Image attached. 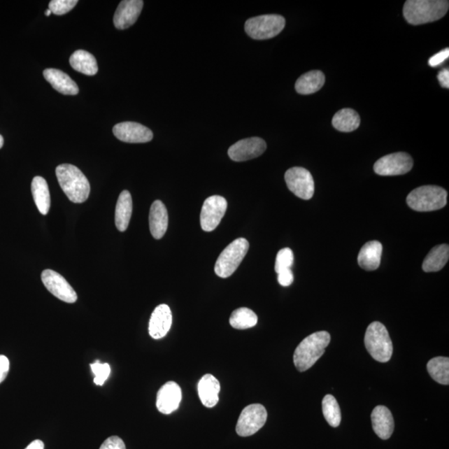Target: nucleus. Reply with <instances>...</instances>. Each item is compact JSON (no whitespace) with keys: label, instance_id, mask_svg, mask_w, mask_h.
<instances>
[{"label":"nucleus","instance_id":"nucleus-39","mask_svg":"<svg viewBox=\"0 0 449 449\" xmlns=\"http://www.w3.org/2000/svg\"><path fill=\"white\" fill-rule=\"evenodd\" d=\"M438 79L440 83L444 89H448L449 87V70L448 69H443L442 71H440L438 74Z\"/></svg>","mask_w":449,"mask_h":449},{"label":"nucleus","instance_id":"nucleus-42","mask_svg":"<svg viewBox=\"0 0 449 449\" xmlns=\"http://www.w3.org/2000/svg\"><path fill=\"white\" fill-rule=\"evenodd\" d=\"M52 14V12L50 10H46L45 15L50 16Z\"/></svg>","mask_w":449,"mask_h":449},{"label":"nucleus","instance_id":"nucleus-38","mask_svg":"<svg viewBox=\"0 0 449 449\" xmlns=\"http://www.w3.org/2000/svg\"><path fill=\"white\" fill-rule=\"evenodd\" d=\"M10 371V360L4 355H0V384L6 380Z\"/></svg>","mask_w":449,"mask_h":449},{"label":"nucleus","instance_id":"nucleus-12","mask_svg":"<svg viewBox=\"0 0 449 449\" xmlns=\"http://www.w3.org/2000/svg\"><path fill=\"white\" fill-rule=\"evenodd\" d=\"M41 279L43 285L51 294L66 303L77 301L78 294L71 285L58 272L45 270L42 272Z\"/></svg>","mask_w":449,"mask_h":449},{"label":"nucleus","instance_id":"nucleus-32","mask_svg":"<svg viewBox=\"0 0 449 449\" xmlns=\"http://www.w3.org/2000/svg\"><path fill=\"white\" fill-rule=\"evenodd\" d=\"M294 262V254L290 248L281 249L276 255L275 271L278 274L280 271L292 268Z\"/></svg>","mask_w":449,"mask_h":449},{"label":"nucleus","instance_id":"nucleus-20","mask_svg":"<svg viewBox=\"0 0 449 449\" xmlns=\"http://www.w3.org/2000/svg\"><path fill=\"white\" fill-rule=\"evenodd\" d=\"M43 77L54 89L64 95H77L79 92L77 83L67 73L59 69H47Z\"/></svg>","mask_w":449,"mask_h":449},{"label":"nucleus","instance_id":"nucleus-8","mask_svg":"<svg viewBox=\"0 0 449 449\" xmlns=\"http://www.w3.org/2000/svg\"><path fill=\"white\" fill-rule=\"evenodd\" d=\"M267 412L265 407L259 404L248 405L242 411L236 425V434L241 437H249L265 425Z\"/></svg>","mask_w":449,"mask_h":449},{"label":"nucleus","instance_id":"nucleus-1","mask_svg":"<svg viewBox=\"0 0 449 449\" xmlns=\"http://www.w3.org/2000/svg\"><path fill=\"white\" fill-rule=\"evenodd\" d=\"M56 176L69 199L73 204H83L90 194V183L80 170L71 164L57 166Z\"/></svg>","mask_w":449,"mask_h":449},{"label":"nucleus","instance_id":"nucleus-6","mask_svg":"<svg viewBox=\"0 0 449 449\" xmlns=\"http://www.w3.org/2000/svg\"><path fill=\"white\" fill-rule=\"evenodd\" d=\"M249 242L245 238L236 239L229 244L219 255L215 265V272L221 278H228L237 268L248 254Z\"/></svg>","mask_w":449,"mask_h":449},{"label":"nucleus","instance_id":"nucleus-7","mask_svg":"<svg viewBox=\"0 0 449 449\" xmlns=\"http://www.w3.org/2000/svg\"><path fill=\"white\" fill-rule=\"evenodd\" d=\"M285 26V17L278 15H266L252 17L245 22V30L250 38L264 41L274 38Z\"/></svg>","mask_w":449,"mask_h":449},{"label":"nucleus","instance_id":"nucleus-23","mask_svg":"<svg viewBox=\"0 0 449 449\" xmlns=\"http://www.w3.org/2000/svg\"><path fill=\"white\" fill-rule=\"evenodd\" d=\"M131 213H133V200L129 191H122L116 206L115 224L117 230L125 231L129 227Z\"/></svg>","mask_w":449,"mask_h":449},{"label":"nucleus","instance_id":"nucleus-40","mask_svg":"<svg viewBox=\"0 0 449 449\" xmlns=\"http://www.w3.org/2000/svg\"><path fill=\"white\" fill-rule=\"evenodd\" d=\"M25 449H45V443L41 440H34Z\"/></svg>","mask_w":449,"mask_h":449},{"label":"nucleus","instance_id":"nucleus-28","mask_svg":"<svg viewBox=\"0 0 449 449\" xmlns=\"http://www.w3.org/2000/svg\"><path fill=\"white\" fill-rule=\"evenodd\" d=\"M332 125L334 129L343 133H350L359 127L360 117L358 113L353 109H341L334 116Z\"/></svg>","mask_w":449,"mask_h":449},{"label":"nucleus","instance_id":"nucleus-2","mask_svg":"<svg viewBox=\"0 0 449 449\" xmlns=\"http://www.w3.org/2000/svg\"><path fill=\"white\" fill-rule=\"evenodd\" d=\"M448 8L449 2L446 0H408L403 12L408 24L420 25L441 20Z\"/></svg>","mask_w":449,"mask_h":449},{"label":"nucleus","instance_id":"nucleus-10","mask_svg":"<svg viewBox=\"0 0 449 449\" xmlns=\"http://www.w3.org/2000/svg\"><path fill=\"white\" fill-rule=\"evenodd\" d=\"M413 166V162L409 154L395 152L378 159L373 166V170L380 176H399L408 173Z\"/></svg>","mask_w":449,"mask_h":449},{"label":"nucleus","instance_id":"nucleus-34","mask_svg":"<svg viewBox=\"0 0 449 449\" xmlns=\"http://www.w3.org/2000/svg\"><path fill=\"white\" fill-rule=\"evenodd\" d=\"M78 3V0H52L48 7L52 14L63 15L71 11Z\"/></svg>","mask_w":449,"mask_h":449},{"label":"nucleus","instance_id":"nucleus-4","mask_svg":"<svg viewBox=\"0 0 449 449\" xmlns=\"http://www.w3.org/2000/svg\"><path fill=\"white\" fill-rule=\"evenodd\" d=\"M364 345L369 355L378 362H388L393 355V343L388 330L378 321L369 325L365 332Z\"/></svg>","mask_w":449,"mask_h":449},{"label":"nucleus","instance_id":"nucleus-18","mask_svg":"<svg viewBox=\"0 0 449 449\" xmlns=\"http://www.w3.org/2000/svg\"><path fill=\"white\" fill-rule=\"evenodd\" d=\"M372 427L378 437L387 440L394 430V421L390 409L382 405L373 408L371 413Z\"/></svg>","mask_w":449,"mask_h":449},{"label":"nucleus","instance_id":"nucleus-30","mask_svg":"<svg viewBox=\"0 0 449 449\" xmlns=\"http://www.w3.org/2000/svg\"><path fill=\"white\" fill-rule=\"evenodd\" d=\"M258 321V317L255 312L248 308H239L231 314L230 317V325L236 329H246L255 327Z\"/></svg>","mask_w":449,"mask_h":449},{"label":"nucleus","instance_id":"nucleus-13","mask_svg":"<svg viewBox=\"0 0 449 449\" xmlns=\"http://www.w3.org/2000/svg\"><path fill=\"white\" fill-rule=\"evenodd\" d=\"M266 147L265 141L259 138L242 139L229 148L228 155L235 162L248 161L262 155Z\"/></svg>","mask_w":449,"mask_h":449},{"label":"nucleus","instance_id":"nucleus-24","mask_svg":"<svg viewBox=\"0 0 449 449\" xmlns=\"http://www.w3.org/2000/svg\"><path fill=\"white\" fill-rule=\"evenodd\" d=\"M325 78L319 70L308 72L298 78L296 90L299 94L309 95L321 90L325 85Z\"/></svg>","mask_w":449,"mask_h":449},{"label":"nucleus","instance_id":"nucleus-35","mask_svg":"<svg viewBox=\"0 0 449 449\" xmlns=\"http://www.w3.org/2000/svg\"><path fill=\"white\" fill-rule=\"evenodd\" d=\"M99 449H127L124 442L117 436L106 439Z\"/></svg>","mask_w":449,"mask_h":449},{"label":"nucleus","instance_id":"nucleus-19","mask_svg":"<svg viewBox=\"0 0 449 449\" xmlns=\"http://www.w3.org/2000/svg\"><path fill=\"white\" fill-rule=\"evenodd\" d=\"M150 231L157 240L162 239L169 227V213L166 206L159 200L153 202L149 214Z\"/></svg>","mask_w":449,"mask_h":449},{"label":"nucleus","instance_id":"nucleus-3","mask_svg":"<svg viewBox=\"0 0 449 449\" xmlns=\"http://www.w3.org/2000/svg\"><path fill=\"white\" fill-rule=\"evenodd\" d=\"M330 334L318 332L311 334L299 343L294 353V364L299 372L311 369L325 354L330 343Z\"/></svg>","mask_w":449,"mask_h":449},{"label":"nucleus","instance_id":"nucleus-36","mask_svg":"<svg viewBox=\"0 0 449 449\" xmlns=\"http://www.w3.org/2000/svg\"><path fill=\"white\" fill-rule=\"evenodd\" d=\"M449 57V50H443L441 52H438L429 60V64L431 67H437V66L442 64L444 61H446Z\"/></svg>","mask_w":449,"mask_h":449},{"label":"nucleus","instance_id":"nucleus-37","mask_svg":"<svg viewBox=\"0 0 449 449\" xmlns=\"http://www.w3.org/2000/svg\"><path fill=\"white\" fill-rule=\"evenodd\" d=\"M294 276L292 270H285L278 273V283L280 285L290 286L293 283Z\"/></svg>","mask_w":449,"mask_h":449},{"label":"nucleus","instance_id":"nucleus-17","mask_svg":"<svg viewBox=\"0 0 449 449\" xmlns=\"http://www.w3.org/2000/svg\"><path fill=\"white\" fill-rule=\"evenodd\" d=\"M173 324L170 307L165 304L158 306L152 312L149 321V334L154 340H159L169 333Z\"/></svg>","mask_w":449,"mask_h":449},{"label":"nucleus","instance_id":"nucleus-15","mask_svg":"<svg viewBox=\"0 0 449 449\" xmlns=\"http://www.w3.org/2000/svg\"><path fill=\"white\" fill-rule=\"evenodd\" d=\"M142 0H124L118 6L113 17V23L117 29L131 27L138 20L143 8Z\"/></svg>","mask_w":449,"mask_h":449},{"label":"nucleus","instance_id":"nucleus-26","mask_svg":"<svg viewBox=\"0 0 449 449\" xmlns=\"http://www.w3.org/2000/svg\"><path fill=\"white\" fill-rule=\"evenodd\" d=\"M449 259V246L442 244L435 246L427 255L422 262V270L425 272H437L446 266Z\"/></svg>","mask_w":449,"mask_h":449},{"label":"nucleus","instance_id":"nucleus-14","mask_svg":"<svg viewBox=\"0 0 449 449\" xmlns=\"http://www.w3.org/2000/svg\"><path fill=\"white\" fill-rule=\"evenodd\" d=\"M113 131L114 136L124 143H144L153 138L152 131L138 122H120L114 126Z\"/></svg>","mask_w":449,"mask_h":449},{"label":"nucleus","instance_id":"nucleus-31","mask_svg":"<svg viewBox=\"0 0 449 449\" xmlns=\"http://www.w3.org/2000/svg\"><path fill=\"white\" fill-rule=\"evenodd\" d=\"M322 411L325 420L328 424L337 428L341 422V412L340 405L332 394L325 395L322 401Z\"/></svg>","mask_w":449,"mask_h":449},{"label":"nucleus","instance_id":"nucleus-33","mask_svg":"<svg viewBox=\"0 0 449 449\" xmlns=\"http://www.w3.org/2000/svg\"><path fill=\"white\" fill-rule=\"evenodd\" d=\"M92 373L94 374V383L97 385L102 386L104 385L106 380H108L110 373H111V368L107 363L101 364L99 360L95 361V363L90 364Z\"/></svg>","mask_w":449,"mask_h":449},{"label":"nucleus","instance_id":"nucleus-29","mask_svg":"<svg viewBox=\"0 0 449 449\" xmlns=\"http://www.w3.org/2000/svg\"><path fill=\"white\" fill-rule=\"evenodd\" d=\"M427 369L433 380L439 384H449V359L448 357H435L429 361Z\"/></svg>","mask_w":449,"mask_h":449},{"label":"nucleus","instance_id":"nucleus-22","mask_svg":"<svg viewBox=\"0 0 449 449\" xmlns=\"http://www.w3.org/2000/svg\"><path fill=\"white\" fill-rule=\"evenodd\" d=\"M383 245L380 241H369L358 255L359 266L365 271H376L380 265Z\"/></svg>","mask_w":449,"mask_h":449},{"label":"nucleus","instance_id":"nucleus-16","mask_svg":"<svg viewBox=\"0 0 449 449\" xmlns=\"http://www.w3.org/2000/svg\"><path fill=\"white\" fill-rule=\"evenodd\" d=\"M182 400V390L177 383L170 381L162 385L157 395V408L164 415L177 411Z\"/></svg>","mask_w":449,"mask_h":449},{"label":"nucleus","instance_id":"nucleus-9","mask_svg":"<svg viewBox=\"0 0 449 449\" xmlns=\"http://www.w3.org/2000/svg\"><path fill=\"white\" fill-rule=\"evenodd\" d=\"M285 180L289 190L303 200H310L314 196L315 182L309 171L303 167H292L286 171Z\"/></svg>","mask_w":449,"mask_h":449},{"label":"nucleus","instance_id":"nucleus-21","mask_svg":"<svg viewBox=\"0 0 449 449\" xmlns=\"http://www.w3.org/2000/svg\"><path fill=\"white\" fill-rule=\"evenodd\" d=\"M220 382L213 374H205L198 383V394L202 404L206 408H213L219 401Z\"/></svg>","mask_w":449,"mask_h":449},{"label":"nucleus","instance_id":"nucleus-27","mask_svg":"<svg viewBox=\"0 0 449 449\" xmlns=\"http://www.w3.org/2000/svg\"><path fill=\"white\" fill-rule=\"evenodd\" d=\"M31 189L38 211L41 214L47 215L50 209L51 199L46 180L42 177H35L32 180Z\"/></svg>","mask_w":449,"mask_h":449},{"label":"nucleus","instance_id":"nucleus-41","mask_svg":"<svg viewBox=\"0 0 449 449\" xmlns=\"http://www.w3.org/2000/svg\"><path fill=\"white\" fill-rule=\"evenodd\" d=\"M3 146V138L2 135H0V148H2Z\"/></svg>","mask_w":449,"mask_h":449},{"label":"nucleus","instance_id":"nucleus-25","mask_svg":"<svg viewBox=\"0 0 449 449\" xmlns=\"http://www.w3.org/2000/svg\"><path fill=\"white\" fill-rule=\"evenodd\" d=\"M70 65L79 73L94 76L99 71L95 57L85 50H77L70 57Z\"/></svg>","mask_w":449,"mask_h":449},{"label":"nucleus","instance_id":"nucleus-11","mask_svg":"<svg viewBox=\"0 0 449 449\" xmlns=\"http://www.w3.org/2000/svg\"><path fill=\"white\" fill-rule=\"evenodd\" d=\"M227 208V201L221 196H213L204 201L201 211V227L205 231H213L221 222Z\"/></svg>","mask_w":449,"mask_h":449},{"label":"nucleus","instance_id":"nucleus-5","mask_svg":"<svg viewBox=\"0 0 449 449\" xmlns=\"http://www.w3.org/2000/svg\"><path fill=\"white\" fill-rule=\"evenodd\" d=\"M448 193L438 186H422L409 193L407 204L409 208L421 213L442 209L447 205Z\"/></svg>","mask_w":449,"mask_h":449}]
</instances>
